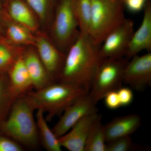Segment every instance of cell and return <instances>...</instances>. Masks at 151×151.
Listing matches in <instances>:
<instances>
[{"label":"cell","instance_id":"obj_18","mask_svg":"<svg viewBox=\"0 0 151 151\" xmlns=\"http://www.w3.org/2000/svg\"><path fill=\"white\" fill-rule=\"evenodd\" d=\"M106 144L105 125L98 114L90 128L84 151H106Z\"/></svg>","mask_w":151,"mask_h":151},{"label":"cell","instance_id":"obj_7","mask_svg":"<svg viewBox=\"0 0 151 151\" xmlns=\"http://www.w3.org/2000/svg\"><path fill=\"white\" fill-rule=\"evenodd\" d=\"M134 32V22L126 18L105 37L100 45L101 57L116 59L126 56Z\"/></svg>","mask_w":151,"mask_h":151},{"label":"cell","instance_id":"obj_30","mask_svg":"<svg viewBox=\"0 0 151 151\" xmlns=\"http://www.w3.org/2000/svg\"><path fill=\"white\" fill-rule=\"evenodd\" d=\"M1 75H2L1 73V72H0V76H1Z\"/></svg>","mask_w":151,"mask_h":151},{"label":"cell","instance_id":"obj_23","mask_svg":"<svg viewBox=\"0 0 151 151\" xmlns=\"http://www.w3.org/2000/svg\"><path fill=\"white\" fill-rule=\"evenodd\" d=\"M131 136L118 138L106 143V151H129L138 150Z\"/></svg>","mask_w":151,"mask_h":151},{"label":"cell","instance_id":"obj_29","mask_svg":"<svg viewBox=\"0 0 151 151\" xmlns=\"http://www.w3.org/2000/svg\"><path fill=\"white\" fill-rule=\"evenodd\" d=\"M115 1H122L123 2V0H115Z\"/></svg>","mask_w":151,"mask_h":151},{"label":"cell","instance_id":"obj_4","mask_svg":"<svg viewBox=\"0 0 151 151\" xmlns=\"http://www.w3.org/2000/svg\"><path fill=\"white\" fill-rule=\"evenodd\" d=\"M92 14L89 37L100 46L113 30L126 19L123 2L115 0H91Z\"/></svg>","mask_w":151,"mask_h":151},{"label":"cell","instance_id":"obj_10","mask_svg":"<svg viewBox=\"0 0 151 151\" xmlns=\"http://www.w3.org/2000/svg\"><path fill=\"white\" fill-rule=\"evenodd\" d=\"M41 61L52 80L59 81L66 54L60 50L45 36L42 34L35 37V45Z\"/></svg>","mask_w":151,"mask_h":151},{"label":"cell","instance_id":"obj_17","mask_svg":"<svg viewBox=\"0 0 151 151\" xmlns=\"http://www.w3.org/2000/svg\"><path fill=\"white\" fill-rule=\"evenodd\" d=\"M44 114V112L41 109L37 110L35 120L39 137L40 136L42 145L47 150L62 151V147L60 144L58 138L48 127Z\"/></svg>","mask_w":151,"mask_h":151},{"label":"cell","instance_id":"obj_6","mask_svg":"<svg viewBox=\"0 0 151 151\" xmlns=\"http://www.w3.org/2000/svg\"><path fill=\"white\" fill-rule=\"evenodd\" d=\"M73 8V0H60L57 6L52 31L55 45L66 52L80 35Z\"/></svg>","mask_w":151,"mask_h":151},{"label":"cell","instance_id":"obj_27","mask_svg":"<svg viewBox=\"0 0 151 151\" xmlns=\"http://www.w3.org/2000/svg\"><path fill=\"white\" fill-rule=\"evenodd\" d=\"M18 144L9 138L0 136V151H22Z\"/></svg>","mask_w":151,"mask_h":151},{"label":"cell","instance_id":"obj_13","mask_svg":"<svg viewBox=\"0 0 151 151\" xmlns=\"http://www.w3.org/2000/svg\"><path fill=\"white\" fill-rule=\"evenodd\" d=\"M140 116L132 114L116 117L105 125L106 143L118 138L131 136L140 127Z\"/></svg>","mask_w":151,"mask_h":151},{"label":"cell","instance_id":"obj_21","mask_svg":"<svg viewBox=\"0 0 151 151\" xmlns=\"http://www.w3.org/2000/svg\"><path fill=\"white\" fill-rule=\"evenodd\" d=\"M32 32L27 28L14 22L8 27L7 35L13 44L35 45V37Z\"/></svg>","mask_w":151,"mask_h":151},{"label":"cell","instance_id":"obj_9","mask_svg":"<svg viewBox=\"0 0 151 151\" xmlns=\"http://www.w3.org/2000/svg\"><path fill=\"white\" fill-rule=\"evenodd\" d=\"M132 58L124 70L123 82L137 91H143L151 85V52Z\"/></svg>","mask_w":151,"mask_h":151},{"label":"cell","instance_id":"obj_22","mask_svg":"<svg viewBox=\"0 0 151 151\" xmlns=\"http://www.w3.org/2000/svg\"><path fill=\"white\" fill-rule=\"evenodd\" d=\"M16 45L0 44V72H8L19 58L23 54V50Z\"/></svg>","mask_w":151,"mask_h":151},{"label":"cell","instance_id":"obj_15","mask_svg":"<svg viewBox=\"0 0 151 151\" xmlns=\"http://www.w3.org/2000/svg\"><path fill=\"white\" fill-rule=\"evenodd\" d=\"M8 72L12 89L18 97L29 92L33 87L23 55L17 60Z\"/></svg>","mask_w":151,"mask_h":151},{"label":"cell","instance_id":"obj_24","mask_svg":"<svg viewBox=\"0 0 151 151\" xmlns=\"http://www.w3.org/2000/svg\"><path fill=\"white\" fill-rule=\"evenodd\" d=\"M25 2L40 20L46 18L48 9V0H24Z\"/></svg>","mask_w":151,"mask_h":151},{"label":"cell","instance_id":"obj_5","mask_svg":"<svg viewBox=\"0 0 151 151\" xmlns=\"http://www.w3.org/2000/svg\"><path fill=\"white\" fill-rule=\"evenodd\" d=\"M128 63L124 58L101 60L89 92L96 104L109 92L117 91L122 87L124 71Z\"/></svg>","mask_w":151,"mask_h":151},{"label":"cell","instance_id":"obj_2","mask_svg":"<svg viewBox=\"0 0 151 151\" xmlns=\"http://www.w3.org/2000/svg\"><path fill=\"white\" fill-rule=\"evenodd\" d=\"M89 92L79 87L62 82L52 83L42 89L24 94L33 109H41L46 113L45 119L50 122L60 116L73 102Z\"/></svg>","mask_w":151,"mask_h":151},{"label":"cell","instance_id":"obj_19","mask_svg":"<svg viewBox=\"0 0 151 151\" xmlns=\"http://www.w3.org/2000/svg\"><path fill=\"white\" fill-rule=\"evenodd\" d=\"M18 97L12 89L8 77L0 76V128Z\"/></svg>","mask_w":151,"mask_h":151},{"label":"cell","instance_id":"obj_11","mask_svg":"<svg viewBox=\"0 0 151 151\" xmlns=\"http://www.w3.org/2000/svg\"><path fill=\"white\" fill-rule=\"evenodd\" d=\"M98 114L89 115L82 118L67 133L58 137L61 147L70 151H84L90 128Z\"/></svg>","mask_w":151,"mask_h":151},{"label":"cell","instance_id":"obj_14","mask_svg":"<svg viewBox=\"0 0 151 151\" xmlns=\"http://www.w3.org/2000/svg\"><path fill=\"white\" fill-rule=\"evenodd\" d=\"M23 58L35 90L42 89L54 83L41 61L37 52L32 50L24 52Z\"/></svg>","mask_w":151,"mask_h":151},{"label":"cell","instance_id":"obj_8","mask_svg":"<svg viewBox=\"0 0 151 151\" xmlns=\"http://www.w3.org/2000/svg\"><path fill=\"white\" fill-rule=\"evenodd\" d=\"M97 104L89 93L76 100L63 113L52 131L58 138L67 133L79 120L85 116L98 113Z\"/></svg>","mask_w":151,"mask_h":151},{"label":"cell","instance_id":"obj_12","mask_svg":"<svg viewBox=\"0 0 151 151\" xmlns=\"http://www.w3.org/2000/svg\"><path fill=\"white\" fill-rule=\"evenodd\" d=\"M140 26L134 32L131 39L126 57L132 58L142 50L151 52V2L148 0L144 9Z\"/></svg>","mask_w":151,"mask_h":151},{"label":"cell","instance_id":"obj_1","mask_svg":"<svg viewBox=\"0 0 151 151\" xmlns=\"http://www.w3.org/2000/svg\"><path fill=\"white\" fill-rule=\"evenodd\" d=\"M100 46L81 34L67 52L58 82L89 92L101 60Z\"/></svg>","mask_w":151,"mask_h":151},{"label":"cell","instance_id":"obj_26","mask_svg":"<svg viewBox=\"0 0 151 151\" xmlns=\"http://www.w3.org/2000/svg\"><path fill=\"white\" fill-rule=\"evenodd\" d=\"M148 0H123L124 6L129 12L137 13L144 9Z\"/></svg>","mask_w":151,"mask_h":151},{"label":"cell","instance_id":"obj_20","mask_svg":"<svg viewBox=\"0 0 151 151\" xmlns=\"http://www.w3.org/2000/svg\"><path fill=\"white\" fill-rule=\"evenodd\" d=\"M73 8L80 34L89 36L92 14L91 0H73Z\"/></svg>","mask_w":151,"mask_h":151},{"label":"cell","instance_id":"obj_3","mask_svg":"<svg viewBox=\"0 0 151 151\" xmlns=\"http://www.w3.org/2000/svg\"><path fill=\"white\" fill-rule=\"evenodd\" d=\"M34 111L24 94L19 96L15 100L0 130L25 145L35 146L38 142L39 135Z\"/></svg>","mask_w":151,"mask_h":151},{"label":"cell","instance_id":"obj_28","mask_svg":"<svg viewBox=\"0 0 151 151\" xmlns=\"http://www.w3.org/2000/svg\"><path fill=\"white\" fill-rule=\"evenodd\" d=\"M103 99H105V105L108 109L116 110L122 107L117 91L109 92Z\"/></svg>","mask_w":151,"mask_h":151},{"label":"cell","instance_id":"obj_16","mask_svg":"<svg viewBox=\"0 0 151 151\" xmlns=\"http://www.w3.org/2000/svg\"><path fill=\"white\" fill-rule=\"evenodd\" d=\"M9 12L14 22L32 32L37 30L38 24L35 14L24 2L21 0H12L9 5Z\"/></svg>","mask_w":151,"mask_h":151},{"label":"cell","instance_id":"obj_31","mask_svg":"<svg viewBox=\"0 0 151 151\" xmlns=\"http://www.w3.org/2000/svg\"><path fill=\"white\" fill-rule=\"evenodd\" d=\"M0 11H1V7H0Z\"/></svg>","mask_w":151,"mask_h":151},{"label":"cell","instance_id":"obj_25","mask_svg":"<svg viewBox=\"0 0 151 151\" xmlns=\"http://www.w3.org/2000/svg\"><path fill=\"white\" fill-rule=\"evenodd\" d=\"M117 91L121 106H128L133 102L134 93L130 88L121 87Z\"/></svg>","mask_w":151,"mask_h":151}]
</instances>
